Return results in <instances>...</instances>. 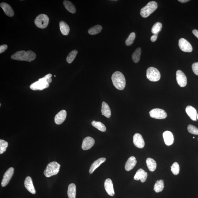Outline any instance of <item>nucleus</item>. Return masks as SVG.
Listing matches in <instances>:
<instances>
[{
	"label": "nucleus",
	"instance_id": "nucleus-3",
	"mask_svg": "<svg viewBox=\"0 0 198 198\" xmlns=\"http://www.w3.org/2000/svg\"><path fill=\"white\" fill-rule=\"evenodd\" d=\"M112 80L113 85L119 90H123L125 89L126 81L124 75L121 72L116 71L112 76Z\"/></svg>",
	"mask_w": 198,
	"mask_h": 198
},
{
	"label": "nucleus",
	"instance_id": "nucleus-30",
	"mask_svg": "<svg viewBox=\"0 0 198 198\" xmlns=\"http://www.w3.org/2000/svg\"><path fill=\"white\" fill-rule=\"evenodd\" d=\"M141 53V49L139 47L136 49L132 56V58L133 62L135 63H137L140 60V57Z\"/></svg>",
	"mask_w": 198,
	"mask_h": 198
},
{
	"label": "nucleus",
	"instance_id": "nucleus-12",
	"mask_svg": "<svg viewBox=\"0 0 198 198\" xmlns=\"http://www.w3.org/2000/svg\"><path fill=\"white\" fill-rule=\"evenodd\" d=\"M133 143L137 148H142L145 146V142L142 136L138 133H136L133 137Z\"/></svg>",
	"mask_w": 198,
	"mask_h": 198
},
{
	"label": "nucleus",
	"instance_id": "nucleus-23",
	"mask_svg": "<svg viewBox=\"0 0 198 198\" xmlns=\"http://www.w3.org/2000/svg\"><path fill=\"white\" fill-rule=\"evenodd\" d=\"M101 111L102 115L107 118H110L111 115V110L107 103L103 102L102 103Z\"/></svg>",
	"mask_w": 198,
	"mask_h": 198
},
{
	"label": "nucleus",
	"instance_id": "nucleus-9",
	"mask_svg": "<svg viewBox=\"0 0 198 198\" xmlns=\"http://www.w3.org/2000/svg\"><path fill=\"white\" fill-rule=\"evenodd\" d=\"M178 45L181 50L184 52L190 53L193 50V48L190 43L187 40L183 38L179 40Z\"/></svg>",
	"mask_w": 198,
	"mask_h": 198
},
{
	"label": "nucleus",
	"instance_id": "nucleus-33",
	"mask_svg": "<svg viewBox=\"0 0 198 198\" xmlns=\"http://www.w3.org/2000/svg\"><path fill=\"white\" fill-rule=\"evenodd\" d=\"M162 28V24L160 22H157L154 25L152 28V32L154 34H158Z\"/></svg>",
	"mask_w": 198,
	"mask_h": 198
},
{
	"label": "nucleus",
	"instance_id": "nucleus-34",
	"mask_svg": "<svg viewBox=\"0 0 198 198\" xmlns=\"http://www.w3.org/2000/svg\"><path fill=\"white\" fill-rule=\"evenodd\" d=\"M136 34L134 32H133L131 33L129 36V37L126 39L125 41V44L128 46H130L133 44L136 38Z\"/></svg>",
	"mask_w": 198,
	"mask_h": 198
},
{
	"label": "nucleus",
	"instance_id": "nucleus-31",
	"mask_svg": "<svg viewBox=\"0 0 198 198\" xmlns=\"http://www.w3.org/2000/svg\"><path fill=\"white\" fill-rule=\"evenodd\" d=\"M91 124L93 126L102 132H105L106 131V127L105 125L100 121H93L91 122Z\"/></svg>",
	"mask_w": 198,
	"mask_h": 198
},
{
	"label": "nucleus",
	"instance_id": "nucleus-36",
	"mask_svg": "<svg viewBox=\"0 0 198 198\" xmlns=\"http://www.w3.org/2000/svg\"><path fill=\"white\" fill-rule=\"evenodd\" d=\"M171 171L173 174L175 175H177L180 172V167L178 164L177 162H175L173 164L172 166L171 167Z\"/></svg>",
	"mask_w": 198,
	"mask_h": 198
},
{
	"label": "nucleus",
	"instance_id": "nucleus-11",
	"mask_svg": "<svg viewBox=\"0 0 198 198\" xmlns=\"http://www.w3.org/2000/svg\"><path fill=\"white\" fill-rule=\"evenodd\" d=\"M14 169L13 167L9 168L5 173L1 182L2 187H5L8 184L14 174Z\"/></svg>",
	"mask_w": 198,
	"mask_h": 198
},
{
	"label": "nucleus",
	"instance_id": "nucleus-28",
	"mask_svg": "<svg viewBox=\"0 0 198 198\" xmlns=\"http://www.w3.org/2000/svg\"><path fill=\"white\" fill-rule=\"evenodd\" d=\"M102 30V26L100 25H97L89 28L88 30V33L91 35H96L100 33Z\"/></svg>",
	"mask_w": 198,
	"mask_h": 198
},
{
	"label": "nucleus",
	"instance_id": "nucleus-40",
	"mask_svg": "<svg viewBox=\"0 0 198 198\" xmlns=\"http://www.w3.org/2000/svg\"><path fill=\"white\" fill-rule=\"evenodd\" d=\"M158 34H154L151 37V41L152 42H155L157 40V38Z\"/></svg>",
	"mask_w": 198,
	"mask_h": 198
},
{
	"label": "nucleus",
	"instance_id": "nucleus-20",
	"mask_svg": "<svg viewBox=\"0 0 198 198\" xmlns=\"http://www.w3.org/2000/svg\"><path fill=\"white\" fill-rule=\"evenodd\" d=\"M137 161L134 156L129 158L125 163V169L127 171H130L134 168L137 164Z\"/></svg>",
	"mask_w": 198,
	"mask_h": 198
},
{
	"label": "nucleus",
	"instance_id": "nucleus-37",
	"mask_svg": "<svg viewBox=\"0 0 198 198\" xmlns=\"http://www.w3.org/2000/svg\"><path fill=\"white\" fill-rule=\"evenodd\" d=\"M188 132L191 134L198 135V129L193 125H188Z\"/></svg>",
	"mask_w": 198,
	"mask_h": 198
},
{
	"label": "nucleus",
	"instance_id": "nucleus-17",
	"mask_svg": "<svg viewBox=\"0 0 198 198\" xmlns=\"http://www.w3.org/2000/svg\"><path fill=\"white\" fill-rule=\"evenodd\" d=\"M24 185L26 189L32 194H35L36 190L34 187L32 179L30 176L26 177L25 180Z\"/></svg>",
	"mask_w": 198,
	"mask_h": 198
},
{
	"label": "nucleus",
	"instance_id": "nucleus-24",
	"mask_svg": "<svg viewBox=\"0 0 198 198\" xmlns=\"http://www.w3.org/2000/svg\"><path fill=\"white\" fill-rule=\"evenodd\" d=\"M60 28L61 32L63 35H67L69 34L70 28L68 25L64 21L60 22Z\"/></svg>",
	"mask_w": 198,
	"mask_h": 198
},
{
	"label": "nucleus",
	"instance_id": "nucleus-16",
	"mask_svg": "<svg viewBox=\"0 0 198 198\" xmlns=\"http://www.w3.org/2000/svg\"><path fill=\"white\" fill-rule=\"evenodd\" d=\"M148 176L147 173L143 169L141 168L137 171L134 176V179L136 180H141V182H145Z\"/></svg>",
	"mask_w": 198,
	"mask_h": 198
},
{
	"label": "nucleus",
	"instance_id": "nucleus-35",
	"mask_svg": "<svg viewBox=\"0 0 198 198\" xmlns=\"http://www.w3.org/2000/svg\"><path fill=\"white\" fill-rule=\"evenodd\" d=\"M8 145V142L6 141L2 140H0V154H3L6 151Z\"/></svg>",
	"mask_w": 198,
	"mask_h": 198
},
{
	"label": "nucleus",
	"instance_id": "nucleus-6",
	"mask_svg": "<svg viewBox=\"0 0 198 198\" xmlns=\"http://www.w3.org/2000/svg\"><path fill=\"white\" fill-rule=\"evenodd\" d=\"M146 77L150 81H157L160 79L161 74L157 68L150 67L146 71Z\"/></svg>",
	"mask_w": 198,
	"mask_h": 198
},
{
	"label": "nucleus",
	"instance_id": "nucleus-1",
	"mask_svg": "<svg viewBox=\"0 0 198 198\" xmlns=\"http://www.w3.org/2000/svg\"><path fill=\"white\" fill-rule=\"evenodd\" d=\"M52 75L51 74H47L45 77L39 79L38 81L32 83L30 85V88L33 90H42L43 89L48 88L49 86V83L52 82Z\"/></svg>",
	"mask_w": 198,
	"mask_h": 198
},
{
	"label": "nucleus",
	"instance_id": "nucleus-4",
	"mask_svg": "<svg viewBox=\"0 0 198 198\" xmlns=\"http://www.w3.org/2000/svg\"><path fill=\"white\" fill-rule=\"evenodd\" d=\"M61 165L56 161L49 163L44 172V174L46 177L55 176L59 172Z\"/></svg>",
	"mask_w": 198,
	"mask_h": 198
},
{
	"label": "nucleus",
	"instance_id": "nucleus-44",
	"mask_svg": "<svg viewBox=\"0 0 198 198\" xmlns=\"http://www.w3.org/2000/svg\"><path fill=\"white\" fill-rule=\"evenodd\" d=\"M193 138L195 139V137H193Z\"/></svg>",
	"mask_w": 198,
	"mask_h": 198
},
{
	"label": "nucleus",
	"instance_id": "nucleus-22",
	"mask_svg": "<svg viewBox=\"0 0 198 198\" xmlns=\"http://www.w3.org/2000/svg\"><path fill=\"white\" fill-rule=\"evenodd\" d=\"M186 112L190 118L193 121H196V110L191 106H188L186 108Z\"/></svg>",
	"mask_w": 198,
	"mask_h": 198
},
{
	"label": "nucleus",
	"instance_id": "nucleus-26",
	"mask_svg": "<svg viewBox=\"0 0 198 198\" xmlns=\"http://www.w3.org/2000/svg\"><path fill=\"white\" fill-rule=\"evenodd\" d=\"M76 186L74 184H71L68 186V196L69 198H76Z\"/></svg>",
	"mask_w": 198,
	"mask_h": 198
},
{
	"label": "nucleus",
	"instance_id": "nucleus-2",
	"mask_svg": "<svg viewBox=\"0 0 198 198\" xmlns=\"http://www.w3.org/2000/svg\"><path fill=\"white\" fill-rule=\"evenodd\" d=\"M36 58L35 53L32 51H18L11 56L13 60L30 62Z\"/></svg>",
	"mask_w": 198,
	"mask_h": 198
},
{
	"label": "nucleus",
	"instance_id": "nucleus-32",
	"mask_svg": "<svg viewBox=\"0 0 198 198\" xmlns=\"http://www.w3.org/2000/svg\"><path fill=\"white\" fill-rule=\"evenodd\" d=\"M78 53L77 50H74L70 52L66 58V61L69 64H71L76 58Z\"/></svg>",
	"mask_w": 198,
	"mask_h": 198
},
{
	"label": "nucleus",
	"instance_id": "nucleus-8",
	"mask_svg": "<svg viewBox=\"0 0 198 198\" xmlns=\"http://www.w3.org/2000/svg\"><path fill=\"white\" fill-rule=\"evenodd\" d=\"M150 117L156 119H164L167 117V114L165 110L159 108H155L150 110Z\"/></svg>",
	"mask_w": 198,
	"mask_h": 198
},
{
	"label": "nucleus",
	"instance_id": "nucleus-29",
	"mask_svg": "<svg viewBox=\"0 0 198 198\" xmlns=\"http://www.w3.org/2000/svg\"><path fill=\"white\" fill-rule=\"evenodd\" d=\"M164 187L163 181L162 180H158L154 185V190L156 193H159L163 191Z\"/></svg>",
	"mask_w": 198,
	"mask_h": 198
},
{
	"label": "nucleus",
	"instance_id": "nucleus-42",
	"mask_svg": "<svg viewBox=\"0 0 198 198\" xmlns=\"http://www.w3.org/2000/svg\"><path fill=\"white\" fill-rule=\"evenodd\" d=\"M189 0H178V1L180 2L181 3H184L187 2L189 1Z\"/></svg>",
	"mask_w": 198,
	"mask_h": 198
},
{
	"label": "nucleus",
	"instance_id": "nucleus-5",
	"mask_svg": "<svg viewBox=\"0 0 198 198\" xmlns=\"http://www.w3.org/2000/svg\"><path fill=\"white\" fill-rule=\"evenodd\" d=\"M156 2L151 1L148 2L145 6L143 7L140 10V14L143 18H146L149 16L157 8Z\"/></svg>",
	"mask_w": 198,
	"mask_h": 198
},
{
	"label": "nucleus",
	"instance_id": "nucleus-41",
	"mask_svg": "<svg viewBox=\"0 0 198 198\" xmlns=\"http://www.w3.org/2000/svg\"><path fill=\"white\" fill-rule=\"evenodd\" d=\"M192 32H193V33L194 35H195L198 39V30H194Z\"/></svg>",
	"mask_w": 198,
	"mask_h": 198
},
{
	"label": "nucleus",
	"instance_id": "nucleus-39",
	"mask_svg": "<svg viewBox=\"0 0 198 198\" xmlns=\"http://www.w3.org/2000/svg\"><path fill=\"white\" fill-rule=\"evenodd\" d=\"M7 46L6 45H4L1 46H0V53H2L6 50L7 49Z\"/></svg>",
	"mask_w": 198,
	"mask_h": 198
},
{
	"label": "nucleus",
	"instance_id": "nucleus-7",
	"mask_svg": "<svg viewBox=\"0 0 198 198\" xmlns=\"http://www.w3.org/2000/svg\"><path fill=\"white\" fill-rule=\"evenodd\" d=\"M49 18L46 14H41L38 16L35 20L36 26L41 29L47 27L49 23Z\"/></svg>",
	"mask_w": 198,
	"mask_h": 198
},
{
	"label": "nucleus",
	"instance_id": "nucleus-45",
	"mask_svg": "<svg viewBox=\"0 0 198 198\" xmlns=\"http://www.w3.org/2000/svg\"></svg>",
	"mask_w": 198,
	"mask_h": 198
},
{
	"label": "nucleus",
	"instance_id": "nucleus-21",
	"mask_svg": "<svg viewBox=\"0 0 198 198\" xmlns=\"http://www.w3.org/2000/svg\"><path fill=\"white\" fill-rule=\"evenodd\" d=\"M106 160L105 158H100L94 161L91 164L89 170V174H92L96 169L98 168L103 163L105 162Z\"/></svg>",
	"mask_w": 198,
	"mask_h": 198
},
{
	"label": "nucleus",
	"instance_id": "nucleus-15",
	"mask_svg": "<svg viewBox=\"0 0 198 198\" xmlns=\"http://www.w3.org/2000/svg\"><path fill=\"white\" fill-rule=\"evenodd\" d=\"M67 113L66 110H62L59 112L55 116V122L57 125H60L64 122L66 119Z\"/></svg>",
	"mask_w": 198,
	"mask_h": 198
},
{
	"label": "nucleus",
	"instance_id": "nucleus-38",
	"mask_svg": "<svg viewBox=\"0 0 198 198\" xmlns=\"http://www.w3.org/2000/svg\"><path fill=\"white\" fill-rule=\"evenodd\" d=\"M192 68L194 73L198 76V62L194 63L192 64Z\"/></svg>",
	"mask_w": 198,
	"mask_h": 198
},
{
	"label": "nucleus",
	"instance_id": "nucleus-10",
	"mask_svg": "<svg viewBox=\"0 0 198 198\" xmlns=\"http://www.w3.org/2000/svg\"><path fill=\"white\" fill-rule=\"evenodd\" d=\"M176 81L180 87H184L187 85V77L182 70H178L176 72Z\"/></svg>",
	"mask_w": 198,
	"mask_h": 198
},
{
	"label": "nucleus",
	"instance_id": "nucleus-19",
	"mask_svg": "<svg viewBox=\"0 0 198 198\" xmlns=\"http://www.w3.org/2000/svg\"><path fill=\"white\" fill-rule=\"evenodd\" d=\"M0 6L4 12L7 16L10 17L14 16V10L8 4L5 2L1 3L0 4Z\"/></svg>",
	"mask_w": 198,
	"mask_h": 198
},
{
	"label": "nucleus",
	"instance_id": "nucleus-25",
	"mask_svg": "<svg viewBox=\"0 0 198 198\" xmlns=\"http://www.w3.org/2000/svg\"><path fill=\"white\" fill-rule=\"evenodd\" d=\"M146 163L150 171L153 172L155 170L156 168L157 164L155 160L151 158H148L146 159Z\"/></svg>",
	"mask_w": 198,
	"mask_h": 198
},
{
	"label": "nucleus",
	"instance_id": "nucleus-14",
	"mask_svg": "<svg viewBox=\"0 0 198 198\" xmlns=\"http://www.w3.org/2000/svg\"><path fill=\"white\" fill-rule=\"evenodd\" d=\"M104 187L106 191L110 196H113L115 195L113 182L111 179L108 178L105 180L104 183Z\"/></svg>",
	"mask_w": 198,
	"mask_h": 198
},
{
	"label": "nucleus",
	"instance_id": "nucleus-13",
	"mask_svg": "<svg viewBox=\"0 0 198 198\" xmlns=\"http://www.w3.org/2000/svg\"><path fill=\"white\" fill-rule=\"evenodd\" d=\"M95 140L90 137H87L84 139L82 144V148L83 150H88L94 145Z\"/></svg>",
	"mask_w": 198,
	"mask_h": 198
},
{
	"label": "nucleus",
	"instance_id": "nucleus-27",
	"mask_svg": "<svg viewBox=\"0 0 198 198\" xmlns=\"http://www.w3.org/2000/svg\"><path fill=\"white\" fill-rule=\"evenodd\" d=\"M63 4L65 8L68 11L71 13H75L76 12V9L75 6L71 2L68 1H64Z\"/></svg>",
	"mask_w": 198,
	"mask_h": 198
},
{
	"label": "nucleus",
	"instance_id": "nucleus-43",
	"mask_svg": "<svg viewBox=\"0 0 198 198\" xmlns=\"http://www.w3.org/2000/svg\"><path fill=\"white\" fill-rule=\"evenodd\" d=\"M197 119H198V114H197Z\"/></svg>",
	"mask_w": 198,
	"mask_h": 198
},
{
	"label": "nucleus",
	"instance_id": "nucleus-18",
	"mask_svg": "<svg viewBox=\"0 0 198 198\" xmlns=\"http://www.w3.org/2000/svg\"><path fill=\"white\" fill-rule=\"evenodd\" d=\"M164 140L166 145L170 146L174 142V136L172 133L170 131H165L163 134Z\"/></svg>",
	"mask_w": 198,
	"mask_h": 198
}]
</instances>
